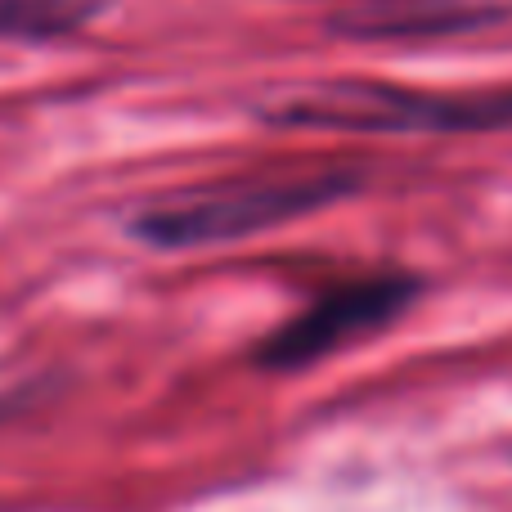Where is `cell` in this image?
<instances>
[{
    "label": "cell",
    "mask_w": 512,
    "mask_h": 512,
    "mask_svg": "<svg viewBox=\"0 0 512 512\" xmlns=\"http://www.w3.org/2000/svg\"><path fill=\"white\" fill-rule=\"evenodd\" d=\"M355 189H360L355 171H261V176H239L158 198L135 212L131 234L158 252L216 248V243H239L248 234H265L274 225L324 212L351 198Z\"/></svg>",
    "instance_id": "cell-1"
},
{
    "label": "cell",
    "mask_w": 512,
    "mask_h": 512,
    "mask_svg": "<svg viewBox=\"0 0 512 512\" xmlns=\"http://www.w3.org/2000/svg\"><path fill=\"white\" fill-rule=\"evenodd\" d=\"M261 122L288 131H364V135H486L512 131V86L418 90L391 81H328L292 90L261 108Z\"/></svg>",
    "instance_id": "cell-2"
},
{
    "label": "cell",
    "mask_w": 512,
    "mask_h": 512,
    "mask_svg": "<svg viewBox=\"0 0 512 512\" xmlns=\"http://www.w3.org/2000/svg\"><path fill=\"white\" fill-rule=\"evenodd\" d=\"M418 301V279L409 274H369V279L328 288L310 301L301 315L283 319L261 346H256V364L274 373L310 369L324 355L342 351V346L360 342L369 333H382L396 324L409 306Z\"/></svg>",
    "instance_id": "cell-3"
},
{
    "label": "cell",
    "mask_w": 512,
    "mask_h": 512,
    "mask_svg": "<svg viewBox=\"0 0 512 512\" xmlns=\"http://www.w3.org/2000/svg\"><path fill=\"white\" fill-rule=\"evenodd\" d=\"M99 14L95 0H0V41L54 45Z\"/></svg>",
    "instance_id": "cell-4"
}]
</instances>
